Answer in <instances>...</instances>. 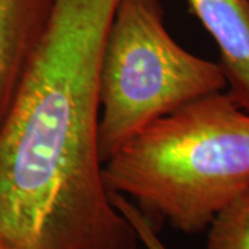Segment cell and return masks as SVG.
I'll return each instance as SVG.
<instances>
[{"label":"cell","instance_id":"obj_6","mask_svg":"<svg viewBox=\"0 0 249 249\" xmlns=\"http://www.w3.org/2000/svg\"><path fill=\"white\" fill-rule=\"evenodd\" d=\"M206 231V249H249V187L214 214Z\"/></svg>","mask_w":249,"mask_h":249},{"label":"cell","instance_id":"obj_3","mask_svg":"<svg viewBox=\"0 0 249 249\" xmlns=\"http://www.w3.org/2000/svg\"><path fill=\"white\" fill-rule=\"evenodd\" d=\"M223 90L219 62L178 45L160 0H118L98 67L101 160L157 119Z\"/></svg>","mask_w":249,"mask_h":249},{"label":"cell","instance_id":"obj_4","mask_svg":"<svg viewBox=\"0 0 249 249\" xmlns=\"http://www.w3.org/2000/svg\"><path fill=\"white\" fill-rule=\"evenodd\" d=\"M219 50L226 93L249 112V0H187Z\"/></svg>","mask_w":249,"mask_h":249},{"label":"cell","instance_id":"obj_1","mask_svg":"<svg viewBox=\"0 0 249 249\" xmlns=\"http://www.w3.org/2000/svg\"><path fill=\"white\" fill-rule=\"evenodd\" d=\"M118 0H54L0 124V249H139L103 178L98 67Z\"/></svg>","mask_w":249,"mask_h":249},{"label":"cell","instance_id":"obj_7","mask_svg":"<svg viewBox=\"0 0 249 249\" xmlns=\"http://www.w3.org/2000/svg\"><path fill=\"white\" fill-rule=\"evenodd\" d=\"M109 196L114 206L121 212V214H124L127 222L130 223V226L133 227V230L139 237L140 245H142L145 249H169L160 238L158 229L137 208V205L122 194L109 193Z\"/></svg>","mask_w":249,"mask_h":249},{"label":"cell","instance_id":"obj_5","mask_svg":"<svg viewBox=\"0 0 249 249\" xmlns=\"http://www.w3.org/2000/svg\"><path fill=\"white\" fill-rule=\"evenodd\" d=\"M53 7L54 0H0V124Z\"/></svg>","mask_w":249,"mask_h":249},{"label":"cell","instance_id":"obj_2","mask_svg":"<svg viewBox=\"0 0 249 249\" xmlns=\"http://www.w3.org/2000/svg\"><path fill=\"white\" fill-rule=\"evenodd\" d=\"M109 193L129 198L158 229L205 231L249 187V112L223 91L187 103L121 145L104 163Z\"/></svg>","mask_w":249,"mask_h":249}]
</instances>
